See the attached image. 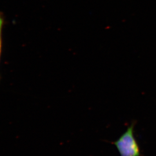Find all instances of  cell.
Masks as SVG:
<instances>
[{
    "instance_id": "1",
    "label": "cell",
    "mask_w": 156,
    "mask_h": 156,
    "mask_svg": "<svg viewBox=\"0 0 156 156\" xmlns=\"http://www.w3.org/2000/svg\"><path fill=\"white\" fill-rule=\"evenodd\" d=\"M135 123L133 122L117 140L112 143L116 146L120 156H144L134 136Z\"/></svg>"
},
{
    "instance_id": "2",
    "label": "cell",
    "mask_w": 156,
    "mask_h": 156,
    "mask_svg": "<svg viewBox=\"0 0 156 156\" xmlns=\"http://www.w3.org/2000/svg\"><path fill=\"white\" fill-rule=\"evenodd\" d=\"M4 24V17L2 13L0 12V57L2 51V31Z\"/></svg>"
}]
</instances>
